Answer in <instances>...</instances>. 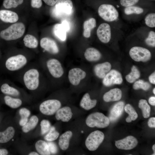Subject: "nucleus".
<instances>
[{"label":"nucleus","mask_w":155,"mask_h":155,"mask_svg":"<svg viewBox=\"0 0 155 155\" xmlns=\"http://www.w3.org/2000/svg\"><path fill=\"white\" fill-rule=\"evenodd\" d=\"M86 75V72L79 68H74L70 69L68 73L70 83L74 86H77Z\"/></svg>","instance_id":"f8f14e48"},{"label":"nucleus","mask_w":155,"mask_h":155,"mask_svg":"<svg viewBox=\"0 0 155 155\" xmlns=\"http://www.w3.org/2000/svg\"><path fill=\"white\" fill-rule=\"evenodd\" d=\"M15 131L11 126L8 127L3 132H0V143H4L9 141L14 136Z\"/></svg>","instance_id":"393cba45"},{"label":"nucleus","mask_w":155,"mask_h":155,"mask_svg":"<svg viewBox=\"0 0 155 155\" xmlns=\"http://www.w3.org/2000/svg\"><path fill=\"white\" fill-rule=\"evenodd\" d=\"M146 43L148 45L155 47V32L151 31L149 32L148 36L145 40Z\"/></svg>","instance_id":"a19ab883"},{"label":"nucleus","mask_w":155,"mask_h":155,"mask_svg":"<svg viewBox=\"0 0 155 155\" xmlns=\"http://www.w3.org/2000/svg\"><path fill=\"white\" fill-rule=\"evenodd\" d=\"M104 135L101 131L96 130L90 133L85 141L86 148L90 151H94L98 148L104 140Z\"/></svg>","instance_id":"20e7f679"},{"label":"nucleus","mask_w":155,"mask_h":155,"mask_svg":"<svg viewBox=\"0 0 155 155\" xmlns=\"http://www.w3.org/2000/svg\"><path fill=\"white\" fill-rule=\"evenodd\" d=\"M125 110L129 114V116L126 119L127 123H130L132 121L135 120L138 117V114L135 111L129 104H127L125 107Z\"/></svg>","instance_id":"c756f323"},{"label":"nucleus","mask_w":155,"mask_h":155,"mask_svg":"<svg viewBox=\"0 0 155 155\" xmlns=\"http://www.w3.org/2000/svg\"><path fill=\"white\" fill-rule=\"evenodd\" d=\"M25 30V26L23 23H16L1 31L0 36L6 40H15L22 37Z\"/></svg>","instance_id":"f257e3e1"},{"label":"nucleus","mask_w":155,"mask_h":155,"mask_svg":"<svg viewBox=\"0 0 155 155\" xmlns=\"http://www.w3.org/2000/svg\"><path fill=\"white\" fill-rule=\"evenodd\" d=\"M148 125L150 127H155V117H152L150 118L148 121Z\"/></svg>","instance_id":"49530a36"},{"label":"nucleus","mask_w":155,"mask_h":155,"mask_svg":"<svg viewBox=\"0 0 155 155\" xmlns=\"http://www.w3.org/2000/svg\"><path fill=\"white\" fill-rule=\"evenodd\" d=\"M72 135V132L68 130L63 133L60 136L58 144L61 150L65 151L67 149L69 146L70 140Z\"/></svg>","instance_id":"4be33fe9"},{"label":"nucleus","mask_w":155,"mask_h":155,"mask_svg":"<svg viewBox=\"0 0 155 155\" xmlns=\"http://www.w3.org/2000/svg\"><path fill=\"white\" fill-rule=\"evenodd\" d=\"M152 149L153 150V151H154V154H153V155H155V144H154L153 146H152Z\"/></svg>","instance_id":"5fc2aeb1"},{"label":"nucleus","mask_w":155,"mask_h":155,"mask_svg":"<svg viewBox=\"0 0 155 155\" xmlns=\"http://www.w3.org/2000/svg\"><path fill=\"white\" fill-rule=\"evenodd\" d=\"M153 92L154 94H155V88L153 89Z\"/></svg>","instance_id":"6e6d98bb"},{"label":"nucleus","mask_w":155,"mask_h":155,"mask_svg":"<svg viewBox=\"0 0 155 155\" xmlns=\"http://www.w3.org/2000/svg\"><path fill=\"white\" fill-rule=\"evenodd\" d=\"M28 155H38L39 154L35 152H32L30 153Z\"/></svg>","instance_id":"864d4df0"},{"label":"nucleus","mask_w":155,"mask_h":155,"mask_svg":"<svg viewBox=\"0 0 155 155\" xmlns=\"http://www.w3.org/2000/svg\"><path fill=\"white\" fill-rule=\"evenodd\" d=\"M98 12L102 19L107 22H112L116 20L119 16L118 12L115 7L109 4L101 5L98 8Z\"/></svg>","instance_id":"39448f33"},{"label":"nucleus","mask_w":155,"mask_h":155,"mask_svg":"<svg viewBox=\"0 0 155 155\" xmlns=\"http://www.w3.org/2000/svg\"><path fill=\"white\" fill-rule=\"evenodd\" d=\"M150 87V84L148 82L142 80H139L135 82L133 86L135 90L142 89L145 90H148Z\"/></svg>","instance_id":"e433bc0d"},{"label":"nucleus","mask_w":155,"mask_h":155,"mask_svg":"<svg viewBox=\"0 0 155 155\" xmlns=\"http://www.w3.org/2000/svg\"><path fill=\"white\" fill-rule=\"evenodd\" d=\"M4 100L7 105L13 108L19 107L22 104V101L20 99L13 98L9 96H5Z\"/></svg>","instance_id":"7c9ffc66"},{"label":"nucleus","mask_w":155,"mask_h":155,"mask_svg":"<svg viewBox=\"0 0 155 155\" xmlns=\"http://www.w3.org/2000/svg\"><path fill=\"white\" fill-rule=\"evenodd\" d=\"M97 35L99 40L102 43H106L110 41L111 37V28L107 23L101 24L97 30Z\"/></svg>","instance_id":"4468645a"},{"label":"nucleus","mask_w":155,"mask_h":155,"mask_svg":"<svg viewBox=\"0 0 155 155\" xmlns=\"http://www.w3.org/2000/svg\"><path fill=\"white\" fill-rule=\"evenodd\" d=\"M59 133L55 130L54 127H51L48 133L45 136L44 139L48 141H52L57 140L59 137Z\"/></svg>","instance_id":"c9c22d12"},{"label":"nucleus","mask_w":155,"mask_h":155,"mask_svg":"<svg viewBox=\"0 0 155 155\" xmlns=\"http://www.w3.org/2000/svg\"><path fill=\"white\" fill-rule=\"evenodd\" d=\"M96 26L95 19L91 18L85 21L83 24V35L86 38H89L91 35V30Z\"/></svg>","instance_id":"b1692460"},{"label":"nucleus","mask_w":155,"mask_h":155,"mask_svg":"<svg viewBox=\"0 0 155 155\" xmlns=\"http://www.w3.org/2000/svg\"><path fill=\"white\" fill-rule=\"evenodd\" d=\"M8 151L5 149H0V155H6L8 154Z\"/></svg>","instance_id":"603ef678"},{"label":"nucleus","mask_w":155,"mask_h":155,"mask_svg":"<svg viewBox=\"0 0 155 155\" xmlns=\"http://www.w3.org/2000/svg\"><path fill=\"white\" fill-rule=\"evenodd\" d=\"M140 76V72L135 66H132L131 72L125 77V78L128 82L132 83L138 79Z\"/></svg>","instance_id":"473e14b6"},{"label":"nucleus","mask_w":155,"mask_h":155,"mask_svg":"<svg viewBox=\"0 0 155 155\" xmlns=\"http://www.w3.org/2000/svg\"><path fill=\"white\" fill-rule=\"evenodd\" d=\"M138 106L142 110L143 116L144 118H147L149 117L150 107L146 100L143 99L140 100Z\"/></svg>","instance_id":"2f4dec72"},{"label":"nucleus","mask_w":155,"mask_h":155,"mask_svg":"<svg viewBox=\"0 0 155 155\" xmlns=\"http://www.w3.org/2000/svg\"><path fill=\"white\" fill-rule=\"evenodd\" d=\"M146 25L148 27H155V13H151L148 14L145 19Z\"/></svg>","instance_id":"58836bf2"},{"label":"nucleus","mask_w":155,"mask_h":155,"mask_svg":"<svg viewBox=\"0 0 155 155\" xmlns=\"http://www.w3.org/2000/svg\"><path fill=\"white\" fill-rule=\"evenodd\" d=\"M50 153L55 154L57 151V148L56 145L53 142H49L48 143Z\"/></svg>","instance_id":"c03bdc74"},{"label":"nucleus","mask_w":155,"mask_h":155,"mask_svg":"<svg viewBox=\"0 0 155 155\" xmlns=\"http://www.w3.org/2000/svg\"><path fill=\"white\" fill-rule=\"evenodd\" d=\"M124 12L127 15L133 13L140 14L142 13L144 11L143 9L141 7L131 6L126 7L124 9Z\"/></svg>","instance_id":"4c0bfd02"},{"label":"nucleus","mask_w":155,"mask_h":155,"mask_svg":"<svg viewBox=\"0 0 155 155\" xmlns=\"http://www.w3.org/2000/svg\"><path fill=\"white\" fill-rule=\"evenodd\" d=\"M38 121V117L35 115L32 116L24 126L22 130L23 132L27 133L34 129L37 125Z\"/></svg>","instance_id":"c85d7f7f"},{"label":"nucleus","mask_w":155,"mask_h":155,"mask_svg":"<svg viewBox=\"0 0 155 155\" xmlns=\"http://www.w3.org/2000/svg\"><path fill=\"white\" fill-rule=\"evenodd\" d=\"M101 54L97 49L90 47L86 49L84 53L85 59L89 61H94L99 60L101 57Z\"/></svg>","instance_id":"5701e85b"},{"label":"nucleus","mask_w":155,"mask_h":155,"mask_svg":"<svg viewBox=\"0 0 155 155\" xmlns=\"http://www.w3.org/2000/svg\"><path fill=\"white\" fill-rule=\"evenodd\" d=\"M48 70L51 75L55 78H59L64 74V70L61 63L57 59H51L46 62Z\"/></svg>","instance_id":"9d476101"},{"label":"nucleus","mask_w":155,"mask_h":155,"mask_svg":"<svg viewBox=\"0 0 155 155\" xmlns=\"http://www.w3.org/2000/svg\"><path fill=\"white\" fill-rule=\"evenodd\" d=\"M97 103L96 99H91L89 94L86 93L82 97L80 103V106L86 110H89L95 107Z\"/></svg>","instance_id":"412c9836"},{"label":"nucleus","mask_w":155,"mask_h":155,"mask_svg":"<svg viewBox=\"0 0 155 155\" xmlns=\"http://www.w3.org/2000/svg\"><path fill=\"white\" fill-rule=\"evenodd\" d=\"M27 59L24 55L18 54L9 58L5 62L6 68L11 71L18 70L27 63Z\"/></svg>","instance_id":"1a4fd4ad"},{"label":"nucleus","mask_w":155,"mask_h":155,"mask_svg":"<svg viewBox=\"0 0 155 155\" xmlns=\"http://www.w3.org/2000/svg\"><path fill=\"white\" fill-rule=\"evenodd\" d=\"M121 73L118 71L113 69L110 71L103 78L102 83L106 86L120 84L123 82Z\"/></svg>","instance_id":"9b49d317"},{"label":"nucleus","mask_w":155,"mask_h":155,"mask_svg":"<svg viewBox=\"0 0 155 155\" xmlns=\"http://www.w3.org/2000/svg\"><path fill=\"white\" fill-rule=\"evenodd\" d=\"M125 104L123 101L116 103L110 111L108 117L110 121L114 122L121 116L123 112Z\"/></svg>","instance_id":"f3484780"},{"label":"nucleus","mask_w":155,"mask_h":155,"mask_svg":"<svg viewBox=\"0 0 155 155\" xmlns=\"http://www.w3.org/2000/svg\"><path fill=\"white\" fill-rule=\"evenodd\" d=\"M24 43L27 47L35 49L38 45V41L34 36L30 34L26 35L23 38Z\"/></svg>","instance_id":"cd10ccee"},{"label":"nucleus","mask_w":155,"mask_h":155,"mask_svg":"<svg viewBox=\"0 0 155 155\" xmlns=\"http://www.w3.org/2000/svg\"><path fill=\"white\" fill-rule=\"evenodd\" d=\"M31 5L33 8H39L42 5V0H31Z\"/></svg>","instance_id":"a18cd8bd"},{"label":"nucleus","mask_w":155,"mask_h":155,"mask_svg":"<svg viewBox=\"0 0 155 155\" xmlns=\"http://www.w3.org/2000/svg\"><path fill=\"white\" fill-rule=\"evenodd\" d=\"M35 147L37 152L40 155H49L51 153L48 143L44 140L38 141L35 144Z\"/></svg>","instance_id":"bb28decb"},{"label":"nucleus","mask_w":155,"mask_h":155,"mask_svg":"<svg viewBox=\"0 0 155 155\" xmlns=\"http://www.w3.org/2000/svg\"><path fill=\"white\" fill-rule=\"evenodd\" d=\"M61 106V104L59 100L55 99H49L40 104L39 110L44 115H52L56 113Z\"/></svg>","instance_id":"0eeeda50"},{"label":"nucleus","mask_w":155,"mask_h":155,"mask_svg":"<svg viewBox=\"0 0 155 155\" xmlns=\"http://www.w3.org/2000/svg\"><path fill=\"white\" fill-rule=\"evenodd\" d=\"M73 7L71 0H58L51 11L52 15L53 17L57 18L63 13L69 14L71 12Z\"/></svg>","instance_id":"6e6552de"},{"label":"nucleus","mask_w":155,"mask_h":155,"mask_svg":"<svg viewBox=\"0 0 155 155\" xmlns=\"http://www.w3.org/2000/svg\"><path fill=\"white\" fill-rule=\"evenodd\" d=\"M19 113L21 116V119H28V118L30 114V111L26 108L20 109Z\"/></svg>","instance_id":"37998d69"},{"label":"nucleus","mask_w":155,"mask_h":155,"mask_svg":"<svg viewBox=\"0 0 155 155\" xmlns=\"http://www.w3.org/2000/svg\"><path fill=\"white\" fill-rule=\"evenodd\" d=\"M53 32L55 35L59 40L65 41L66 39V30L61 24H57L54 26Z\"/></svg>","instance_id":"a878e982"},{"label":"nucleus","mask_w":155,"mask_h":155,"mask_svg":"<svg viewBox=\"0 0 155 155\" xmlns=\"http://www.w3.org/2000/svg\"><path fill=\"white\" fill-rule=\"evenodd\" d=\"M0 19L5 22L14 23L18 21L19 17L17 14L14 12L1 10H0Z\"/></svg>","instance_id":"aec40b11"},{"label":"nucleus","mask_w":155,"mask_h":155,"mask_svg":"<svg viewBox=\"0 0 155 155\" xmlns=\"http://www.w3.org/2000/svg\"><path fill=\"white\" fill-rule=\"evenodd\" d=\"M121 90L118 88L111 89L105 93L103 96V99L106 102L119 100L122 97Z\"/></svg>","instance_id":"6ab92c4d"},{"label":"nucleus","mask_w":155,"mask_h":155,"mask_svg":"<svg viewBox=\"0 0 155 155\" xmlns=\"http://www.w3.org/2000/svg\"><path fill=\"white\" fill-rule=\"evenodd\" d=\"M138 143L135 137L131 135L115 141V145L118 149L123 150H130L135 148Z\"/></svg>","instance_id":"ddd939ff"},{"label":"nucleus","mask_w":155,"mask_h":155,"mask_svg":"<svg viewBox=\"0 0 155 155\" xmlns=\"http://www.w3.org/2000/svg\"><path fill=\"white\" fill-rule=\"evenodd\" d=\"M149 103L152 106L155 105V97L154 96H152L148 100Z\"/></svg>","instance_id":"3c124183"},{"label":"nucleus","mask_w":155,"mask_h":155,"mask_svg":"<svg viewBox=\"0 0 155 155\" xmlns=\"http://www.w3.org/2000/svg\"><path fill=\"white\" fill-rule=\"evenodd\" d=\"M139 0H120L121 4L123 6L127 7L132 6L137 3Z\"/></svg>","instance_id":"79ce46f5"},{"label":"nucleus","mask_w":155,"mask_h":155,"mask_svg":"<svg viewBox=\"0 0 155 155\" xmlns=\"http://www.w3.org/2000/svg\"><path fill=\"white\" fill-rule=\"evenodd\" d=\"M110 121L108 117L102 113L96 112L89 115L86 120V125L90 127L103 128L107 127Z\"/></svg>","instance_id":"f03ea898"},{"label":"nucleus","mask_w":155,"mask_h":155,"mask_svg":"<svg viewBox=\"0 0 155 155\" xmlns=\"http://www.w3.org/2000/svg\"><path fill=\"white\" fill-rule=\"evenodd\" d=\"M23 0H4L3 5L7 9L16 8L22 3Z\"/></svg>","instance_id":"f704fd0d"},{"label":"nucleus","mask_w":155,"mask_h":155,"mask_svg":"<svg viewBox=\"0 0 155 155\" xmlns=\"http://www.w3.org/2000/svg\"><path fill=\"white\" fill-rule=\"evenodd\" d=\"M111 65L110 63L106 62L96 65L94 71L96 75L100 78H103L110 71Z\"/></svg>","instance_id":"a211bd4d"},{"label":"nucleus","mask_w":155,"mask_h":155,"mask_svg":"<svg viewBox=\"0 0 155 155\" xmlns=\"http://www.w3.org/2000/svg\"><path fill=\"white\" fill-rule=\"evenodd\" d=\"M73 113L71 108L65 106L60 108L55 113V117L58 121L63 122L69 121L72 117Z\"/></svg>","instance_id":"dca6fc26"},{"label":"nucleus","mask_w":155,"mask_h":155,"mask_svg":"<svg viewBox=\"0 0 155 155\" xmlns=\"http://www.w3.org/2000/svg\"><path fill=\"white\" fill-rule=\"evenodd\" d=\"M39 73L35 69H30L27 71L23 76V81L27 88L34 90L38 87L39 84Z\"/></svg>","instance_id":"7ed1b4c3"},{"label":"nucleus","mask_w":155,"mask_h":155,"mask_svg":"<svg viewBox=\"0 0 155 155\" xmlns=\"http://www.w3.org/2000/svg\"><path fill=\"white\" fill-rule=\"evenodd\" d=\"M40 44L42 48L51 54H56L59 52V48L56 43L51 38L47 37L42 38Z\"/></svg>","instance_id":"2eb2a0df"},{"label":"nucleus","mask_w":155,"mask_h":155,"mask_svg":"<svg viewBox=\"0 0 155 155\" xmlns=\"http://www.w3.org/2000/svg\"><path fill=\"white\" fill-rule=\"evenodd\" d=\"M41 133L44 135L47 133L50 129L51 125L50 122L48 120L43 119L40 122Z\"/></svg>","instance_id":"ea45409f"},{"label":"nucleus","mask_w":155,"mask_h":155,"mask_svg":"<svg viewBox=\"0 0 155 155\" xmlns=\"http://www.w3.org/2000/svg\"><path fill=\"white\" fill-rule=\"evenodd\" d=\"M1 90L4 94L14 96H18L20 94L19 91L16 88L10 86L7 84H3L1 86Z\"/></svg>","instance_id":"72a5a7b5"},{"label":"nucleus","mask_w":155,"mask_h":155,"mask_svg":"<svg viewBox=\"0 0 155 155\" xmlns=\"http://www.w3.org/2000/svg\"><path fill=\"white\" fill-rule=\"evenodd\" d=\"M47 5L50 6H53L58 0H43Z\"/></svg>","instance_id":"de8ad7c7"},{"label":"nucleus","mask_w":155,"mask_h":155,"mask_svg":"<svg viewBox=\"0 0 155 155\" xmlns=\"http://www.w3.org/2000/svg\"><path fill=\"white\" fill-rule=\"evenodd\" d=\"M149 79L150 82L151 83L155 84V72L153 73L149 76Z\"/></svg>","instance_id":"8fccbe9b"},{"label":"nucleus","mask_w":155,"mask_h":155,"mask_svg":"<svg viewBox=\"0 0 155 155\" xmlns=\"http://www.w3.org/2000/svg\"><path fill=\"white\" fill-rule=\"evenodd\" d=\"M61 24L65 29L67 32L69 30V25L68 22L67 21L64 20L63 21Z\"/></svg>","instance_id":"09e8293b"},{"label":"nucleus","mask_w":155,"mask_h":155,"mask_svg":"<svg viewBox=\"0 0 155 155\" xmlns=\"http://www.w3.org/2000/svg\"><path fill=\"white\" fill-rule=\"evenodd\" d=\"M129 54L132 59L137 62H146L151 57V54L148 49L140 46H134L130 50Z\"/></svg>","instance_id":"423d86ee"}]
</instances>
